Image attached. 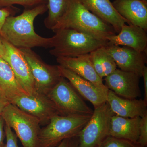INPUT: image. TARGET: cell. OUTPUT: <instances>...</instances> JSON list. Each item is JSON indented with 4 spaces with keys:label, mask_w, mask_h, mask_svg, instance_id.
<instances>
[{
    "label": "cell",
    "mask_w": 147,
    "mask_h": 147,
    "mask_svg": "<svg viewBox=\"0 0 147 147\" xmlns=\"http://www.w3.org/2000/svg\"><path fill=\"white\" fill-rule=\"evenodd\" d=\"M58 67L63 77L69 82L82 97L90 102L94 108L106 102L107 94L91 82L67 69L59 65Z\"/></svg>",
    "instance_id": "5bb4252c"
},
{
    "label": "cell",
    "mask_w": 147,
    "mask_h": 147,
    "mask_svg": "<svg viewBox=\"0 0 147 147\" xmlns=\"http://www.w3.org/2000/svg\"><path fill=\"white\" fill-rule=\"evenodd\" d=\"M51 100L62 116H92L93 110L86 104L69 82L63 77L48 93Z\"/></svg>",
    "instance_id": "8992f818"
},
{
    "label": "cell",
    "mask_w": 147,
    "mask_h": 147,
    "mask_svg": "<svg viewBox=\"0 0 147 147\" xmlns=\"http://www.w3.org/2000/svg\"><path fill=\"white\" fill-rule=\"evenodd\" d=\"M4 52V47L3 45L2 41L1 38L0 36V57H1L3 55Z\"/></svg>",
    "instance_id": "1f68e13d"
},
{
    "label": "cell",
    "mask_w": 147,
    "mask_h": 147,
    "mask_svg": "<svg viewBox=\"0 0 147 147\" xmlns=\"http://www.w3.org/2000/svg\"><path fill=\"white\" fill-rule=\"evenodd\" d=\"M9 103L6 99L3 97V96L0 94V117L1 116L4 108Z\"/></svg>",
    "instance_id": "4dcf8cb0"
},
{
    "label": "cell",
    "mask_w": 147,
    "mask_h": 147,
    "mask_svg": "<svg viewBox=\"0 0 147 147\" xmlns=\"http://www.w3.org/2000/svg\"><path fill=\"white\" fill-rule=\"evenodd\" d=\"M111 111L116 115L125 118L143 117L147 115V102L142 99H127L108 90L106 97Z\"/></svg>",
    "instance_id": "9a60e30c"
},
{
    "label": "cell",
    "mask_w": 147,
    "mask_h": 147,
    "mask_svg": "<svg viewBox=\"0 0 147 147\" xmlns=\"http://www.w3.org/2000/svg\"><path fill=\"white\" fill-rule=\"evenodd\" d=\"M105 46L98 47L89 54L90 59L95 70L102 79L117 69V65L108 53Z\"/></svg>",
    "instance_id": "44dd1931"
},
{
    "label": "cell",
    "mask_w": 147,
    "mask_h": 147,
    "mask_svg": "<svg viewBox=\"0 0 147 147\" xmlns=\"http://www.w3.org/2000/svg\"><path fill=\"white\" fill-rule=\"evenodd\" d=\"M5 123L4 120L2 117H0V147H6V144L4 143L5 133L4 130V129Z\"/></svg>",
    "instance_id": "f1b7e54d"
},
{
    "label": "cell",
    "mask_w": 147,
    "mask_h": 147,
    "mask_svg": "<svg viewBox=\"0 0 147 147\" xmlns=\"http://www.w3.org/2000/svg\"><path fill=\"white\" fill-rule=\"evenodd\" d=\"M16 9L13 6L0 9V31L6 18L9 16H13Z\"/></svg>",
    "instance_id": "4316f807"
},
{
    "label": "cell",
    "mask_w": 147,
    "mask_h": 147,
    "mask_svg": "<svg viewBox=\"0 0 147 147\" xmlns=\"http://www.w3.org/2000/svg\"><path fill=\"white\" fill-rule=\"evenodd\" d=\"M47 0H0V9L11 7L14 5H19L26 9L46 3Z\"/></svg>",
    "instance_id": "603a6c76"
},
{
    "label": "cell",
    "mask_w": 147,
    "mask_h": 147,
    "mask_svg": "<svg viewBox=\"0 0 147 147\" xmlns=\"http://www.w3.org/2000/svg\"><path fill=\"white\" fill-rule=\"evenodd\" d=\"M28 64L36 91L47 95L63 78L58 65L45 63L31 48H19Z\"/></svg>",
    "instance_id": "ba28073f"
},
{
    "label": "cell",
    "mask_w": 147,
    "mask_h": 147,
    "mask_svg": "<svg viewBox=\"0 0 147 147\" xmlns=\"http://www.w3.org/2000/svg\"><path fill=\"white\" fill-rule=\"evenodd\" d=\"M140 76L133 72L117 69L105 77V85L118 96L127 99H137L142 95Z\"/></svg>",
    "instance_id": "7c38bea8"
},
{
    "label": "cell",
    "mask_w": 147,
    "mask_h": 147,
    "mask_svg": "<svg viewBox=\"0 0 147 147\" xmlns=\"http://www.w3.org/2000/svg\"><path fill=\"white\" fill-rule=\"evenodd\" d=\"M100 147H140L136 143L126 140L108 136L103 140Z\"/></svg>",
    "instance_id": "cb8c5ba5"
},
{
    "label": "cell",
    "mask_w": 147,
    "mask_h": 147,
    "mask_svg": "<svg viewBox=\"0 0 147 147\" xmlns=\"http://www.w3.org/2000/svg\"></svg>",
    "instance_id": "836d02e7"
},
{
    "label": "cell",
    "mask_w": 147,
    "mask_h": 147,
    "mask_svg": "<svg viewBox=\"0 0 147 147\" xmlns=\"http://www.w3.org/2000/svg\"><path fill=\"white\" fill-rule=\"evenodd\" d=\"M142 117L125 118L113 115L108 136L126 139L137 144Z\"/></svg>",
    "instance_id": "d6986e66"
},
{
    "label": "cell",
    "mask_w": 147,
    "mask_h": 147,
    "mask_svg": "<svg viewBox=\"0 0 147 147\" xmlns=\"http://www.w3.org/2000/svg\"><path fill=\"white\" fill-rule=\"evenodd\" d=\"M4 131L6 139V147H20L18 146L16 134L12 131V129L5 123Z\"/></svg>",
    "instance_id": "484cf974"
},
{
    "label": "cell",
    "mask_w": 147,
    "mask_h": 147,
    "mask_svg": "<svg viewBox=\"0 0 147 147\" xmlns=\"http://www.w3.org/2000/svg\"><path fill=\"white\" fill-rule=\"evenodd\" d=\"M69 0H47L48 13L44 20L45 26L53 30L65 12Z\"/></svg>",
    "instance_id": "7402d4cb"
},
{
    "label": "cell",
    "mask_w": 147,
    "mask_h": 147,
    "mask_svg": "<svg viewBox=\"0 0 147 147\" xmlns=\"http://www.w3.org/2000/svg\"><path fill=\"white\" fill-rule=\"evenodd\" d=\"M79 136L68 138L63 140L56 147H79Z\"/></svg>",
    "instance_id": "83f0119b"
},
{
    "label": "cell",
    "mask_w": 147,
    "mask_h": 147,
    "mask_svg": "<svg viewBox=\"0 0 147 147\" xmlns=\"http://www.w3.org/2000/svg\"><path fill=\"white\" fill-rule=\"evenodd\" d=\"M57 61L59 65L91 82L107 94L109 90L103 84V79L98 76L95 70L89 54L73 57H58Z\"/></svg>",
    "instance_id": "4fadbf2b"
},
{
    "label": "cell",
    "mask_w": 147,
    "mask_h": 147,
    "mask_svg": "<svg viewBox=\"0 0 147 147\" xmlns=\"http://www.w3.org/2000/svg\"><path fill=\"white\" fill-rule=\"evenodd\" d=\"M113 115L107 102L95 108L89 121L78 135L79 147L100 146L108 136Z\"/></svg>",
    "instance_id": "52a82bcc"
},
{
    "label": "cell",
    "mask_w": 147,
    "mask_h": 147,
    "mask_svg": "<svg viewBox=\"0 0 147 147\" xmlns=\"http://www.w3.org/2000/svg\"><path fill=\"white\" fill-rule=\"evenodd\" d=\"M0 94L12 104L25 92L8 63L0 57Z\"/></svg>",
    "instance_id": "ffe728a7"
},
{
    "label": "cell",
    "mask_w": 147,
    "mask_h": 147,
    "mask_svg": "<svg viewBox=\"0 0 147 147\" xmlns=\"http://www.w3.org/2000/svg\"><path fill=\"white\" fill-rule=\"evenodd\" d=\"M116 10L130 25L147 31V0H115L112 2Z\"/></svg>",
    "instance_id": "ac0fdd59"
},
{
    "label": "cell",
    "mask_w": 147,
    "mask_h": 147,
    "mask_svg": "<svg viewBox=\"0 0 147 147\" xmlns=\"http://www.w3.org/2000/svg\"><path fill=\"white\" fill-rule=\"evenodd\" d=\"M47 10V4L45 3L26 9L18 16H9L1 29L0 36L18 48H51L52 37L45 38L38 34L34 26L35 18Z\"/></svg>",
    "instance_id": "6da1fadb"
},
{
    "label": "cell",
    "mask_w": 147,
    "mask_h": 147,
    "mask_svg": "<svg viewBox=\"0 0 147 147\" xmlns=\"http://www.w3.org/2000/svg\"><path fill=\"white\" fill-rule=\"evenodd\" d=\"M144 79V100L147 102V67H145L142 74V76Z\"/></svg>",
    "instance_id": "f546056e"
},
{
    "label": "cell",
    "mask_w": 147,
    "mask_h": 147,
    "mask_svg": "<svg viewBox=\"0 0 147 147\" xmlns=\"http://www.w3.org/2000/svg\"><path fill=\"white\" fill-rule=\"evenodd\" d=\"M1 117L13 129L23 147H38L40 123L38 119L10 103L4 109Z\"/></svg>",
    "instance_id": "5b68a950"
},
{
    "label": "cell",
    "mask_w": 147,
    "mask_h": 147,
    "mask_svg": "<svg viewBox=\"0 0 147 147\" xmlns=\"http://www.w3.org/2000/svg\"><path fill=\"white\" fill-rule=\"evenodd\" d=\"M137 144L140 147H147V115L142 118L139 137L137 141Z\"/></svg>",
    "instance_id": "d4e9b609"
},
{
    "label": "cell",
    "mask_w": 147,
    "mask_h": 147,
    "mask_svg": "<svg viewBox=\"0 0 147 147\" xmlns=\"http://www.w3.org/2000/svg\"><path fill=\"white\" fill-rule=\"evenodd\" d=\"M1 38L4 47L1 57L8 64L18 83L28 94L33 95L38 93L30 68L21 50Z\"/></svg>",
    "instance_id": "9c48e42d"
},
{
    "label": "cell",
    "mask_w": 147,
    "mask_h": 147,
    "mask_svg": "<svg viewBox=\"0 0 147 147\" xmlns=\"http://www.w3.org/2000/svg\"><path fill=\"white\" fill-rule=\"evenodd\" d=\"M12 104L36 117L40 123H48L53 117L59 115L55 105L47 96L39 93L33 95H22Z\"/></svg>",
    "instance_id": "30bf717a"
},
{
    "label": "cell",
    "mask_w": 147,
    "mask_h": 147,
    "mask_svg": "<svg viewBox=\"0 0 147 147\" xmlns=\"http://www.w3.org/2000/svg\"><path fill=\"white\" fill-rule=\"evenodd\" d=\"M54 32L51 47L53 49L50 53L57 58L73 57L90 54L108 44V40L72 29H60Z\"/></svg>",
    "instance_id": "3957f363"
},
{
    "label": "cell",
    "mask_w": 147,
    "mask_h": 147,
    "mask_svg": "<svg viewBox=\"0 0 147 147\" xmlns=\"http://www.w3.org/2000/svg\"><path fill=\"white\" fill-rule=\"evenodd\" d=\"M147 32L133 25H124L117 34L107 38L108 45H122L139 52H147Z\"/></svg>",
    "instance_id": "2e32d148"
},
{
    "label": "cell",
    "mask_w": 147,
    "mask_h": 147,
    "mask_svg": "<svg viewBox=\"0 0 147 147\" xmlns=\"http://www.w3.org/2000/svg\"><path fill=\"white\" fill-rule=\"evenodd\" d=\"M105 47L120 69L142 77L147 63V52H138L126 46L108 44Z\"/></svg>",
    "instance_id": "8fae6325"
},
{
    "label": "cell",
    "mask_w": 147,
    "mask_h": 147,
    "mask_svg": "<svg viewBox=\"0 0 147 147\" xmlns=\"http://www.w3.org/2000/svg\"><path fill=\"white\" fill-rule=\"evenodd\" d=\"M63 29L76 30L106 40L108 37L117 34L113 27L91 12L79 0H69L65 12L52 30Z\"/></svg>",
    "instance_id": "7a4b0ae2"
},
{
    "label": "cell",
    "mask_w": 147,
    "mask_h": 147,
    "mask_svg": "<svg viewBox=\"0 0 147 147\" xmlns=\"http://www.w3.org/2000/svg\"><path fill=\"white\" fill-rule=\"evenodd\" d=\"M92 13L109 24L116 33L120 31L122 27L128 21L120 15L110 0H79Z\"/></svg>",
    "instance_id": "e0dca14e"
},
{
    "label": "cell",
    "mask_w": 147,
    "mask_h": 147,
    "mask_svg": "<svg viewBox=\"0 0 147 147\" xmlns=\"http://www.w3.org/2000/svg\"><path fill=\"white\" fill-rule=\"evenodd\" d=\"M100 147V146H99V147Z\"/></svg>",
    "instance_id": "d6a6232c"
},
{
    "label": "cell",
    "mask_w": 147,
    "mask_h": 147,
    "mask_svg": "<svg viewBox=\"0 0 147 147\" xmlns=\"http://www.w3.org/2000/svg\"><path fill=\"white\" fill-rule=\"evenodd\" d=\"M91 116L56 115L40 129L38 147H56L65 139L78 136Z\"/></svg>",
    "instance_id": "277c9868"
}]
</instances>
